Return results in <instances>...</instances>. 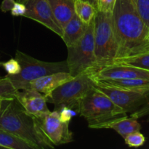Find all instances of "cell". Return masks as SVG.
Returning <instances> with one entry per match:
<instances>
[{"label": "cell", "instance_id": "1", "mask_svg": "<svg viewBox=\"0 0 149 149\" xmlns=\"http://www.w3.org/2000/svg\"><path fill=\"white\" fill-rule=\"evenodd\" d=\"M112 20L118 45L117 58L149 52V29L133 0H116Z\"/></svg>", "mask_w": 149, "mask_h": 149}, {"label": "cell", "instance_id": "2", "mask_svg": "<svg viewBox=\"0 0 149 149\" xmlns=\"http://www.w3.org/2000/svg\"><path fill=\"white\" fill-rule=\"evenodd\" d=\"M0 129L25 140L34 149L55 147L43 133L39 120L26 112L15 97L3 99L0 107Z\"/></svg>", "mask_w": 149, "mask_h": 149}, {"label": "cell", "instance_id": "3", "mask_svg": "<svg viewBox=\"0 0 149 149\" xmlns=\"http://www.w3.org/2000/svg\"><path fill=\"white\" fill-rule=\"evenodd\" d=\"M77 112L87 120L88 127L92 129H97L105 122L127 115L107 95L94 86L79 101Z\"/></svg>", "mask_w": 149, "mask_h": 149}, {"label": "cell", "instance_id": "4", "mask_svg": "<svg viewBox=\"0 0 149 149\" xmlns=\"http://www.w3.org/2000/svg\"><path fill=\"white\" fill-rule=\"evenodd\" d=\"M93 22L95 71L100 67L114 63L118 57V45L113 29L112 13L96 10Z\"/></svg>", "mask_w": 149, "mask_h": 149}, {"label": "cell", "instance_id": "5", "mask_svg": "<svg viewBox=\"0 0 149 149\" xmlns=\"http://www.w3.org/2000/svg\"><path fill=\"white\" fill-rule=\"evenodd\" d=\"M15 59L21 66L20 72L15 75L7 76L17 90L29 89L31 81L44 76L58 72H68L66 61L60 62L39 61L20 50L16 51Z\"/></svg>", "mask_w": 149, "mask_h": 149}, {"label": "cell", "instance_id": "6", "mask_svg": "<svg viewBox=\"0 0 149 149\" xmlns=\"http://www.w3.org/2000/svg\"><path fill=\"white\" fill-rule=\"evenodd\" d=\"M67 49L66 63L68 73L72 77H75L84 72H92L95 69L93 20L87 26V30L80 40Z\"/></svg>", "mask_w": 149, "mask_h": 149}, {"label": "cell", "instance_id": "7", "mask_svg": "<svg viewBox=\"0 0 149 149\" xmlns=\"http://www.w3.org/2000/svg\"><path fill=\"white\" fill-rule=\"evenodd\" d=\"M95 81L90 73H82L55 88L49 95L45 96L47 101L55 106V110L61 106H67L77 111L79 101L93 88Z\"/></svg>", "mask_w": 149, "mask_h": 149}, {"label": "cell", "instance_id": "8", "mask_svg": "<svg viewBox=\"0 0 149 149\" xmlns=\"http://www.w3.org/2000/svg\"><path fill=\"white\" fill-rule=\"evenodd\" d=\"M94 87L104 93L125 113L134 112L145 105L149 95L113 87L107 83L95 80Z\"/></svg>", "mask_w": 149, "mask_h": 149}, {"label": "cell", "instance_id": "9", "mask_svg": "<svg viewBox=\"0 0 149 149\" xmlns=\"http://www.w3.org/2000/svg\"><path fill=\"white\" fill-rule=\"evenodd\" d=\"M38 120L43 133L55 146L69 143L74 141L73 133L69 130V123L61 120L58 111H50Z\"/></svg>", "mask_w": 149, "mask_h": 149}, {"label": "cell", "instance_id": "10", "mask_svg": "<svg viewBox=\"0 0 149 149\" xmlns=\"http://www.w3.org/2000/svg\"><path fill=\"white\" fill-rule=\"evenodd\" d=\"M95 80H118L127 79H149V71L132 65L113 63L97 68L89 72Z\"/></svg>", "mask_w": 149, "mask_h": 149}, {"label": "cell", "instance_id": "11", "mask_svg": "<svg viewBox=\"0 0 149 149\" xmlns=\"http://www.w3.org/2000/svg\"><path fill=\"white\" fill-rule=\"evenodd\" d=\"M26 11L23 17L41 23L58 35L62 36V29L53 15L47 0H27Z\"/></svg>", "mask_w": 149, "mask_h": 149}, {"label": "cell", "instance_id": "12", "mask_svg": "<svg viewBox=\"0 0 149 149\" xmlns=\"http://www.w3.org/2000/svg\"><path fill=\"white\" fill-rule=\"evenodd\" d=\"M15 97L26 112L36 119H42L50 112L45 95L34 89L18 90Z\"/></svg>", "mask_w": 149, "mask_h": 149}, {"label": "cell", "instance_id": "13", "mask_svg": "<svg viewBox=\"0 0 149 149\" xmlns=\"http://www.w3.org/2000/svg\"><path fill=\"white\" fill-rule=\"evenodd\" d=\"M73 78L74 77L68 72L54 73L31 81L29 88L34 89L45 96H47L55 88Z\"/></svg>", "mask_w": 149, "mask_h": 149}, {"label": "cell", "instance_id": "14", "mask_svg": "<svg viewBox=\"0 0 149 149\" xmlns=\"http://www.w3.org/2000/svg\"><path fill=\"white\" fill-rule=\"evenodd\" d=\"M87 26L75 14L74 15L62 29L61 38L67 47L73 46L80 40L85 33Z\"/></svg>", "mask_w": 149, "mask_h": 149}, {"label": "cell", "instance_id": "15", "mask_svg": "<svg viewBox=\"0 0 149 149\" xmlns=\"http://www.w3.org/2000/svg\"><path fill=\"white\" fill-rule=\"evenodd\" d=\"M97 129H112L125 138L130 133L141 130V125L137 119L132 116L128 117L126 115L105 122L100 125Z\"/></svg>", "mask_w": 149, "mask_h": 149}, {"label": "cell", "instance_id": "16", "mask_svg": "<svg viewBox=\"0 0 149 149\" xmlns=\"http://www.w3.org/2000/svg\"><path fill=\"white\" fill-rule=\"evenodd\" d=\"M55 20L61 29L75 14L74 0H47Z\"/></svg>", "mask_w": 149, "mask_h": 149}, {"label": "cell", "instance_id": "17", "mask_svg": "<svg viewBox=\"0 0 149 149\" xmlns=\"http://www.w3.org/2000/svg\"><path fill=\"white\" fill-rule=\"evenodd\" d=\"M113 87L149 95V79L135 78L118 80H101Z\"/></svg>", "mask_w": 149, "mask_h": 149}, {"label": "cell", "instance_id": "18", "mask_svg": "<svg viewBox=\"0 0 149 149\" xmlns=\"http://www.w3.org/2000/svg\"><path fill=\"white\" fill-rule=\"evenodd\" d=\"M34 149L33 146L10 132L0 129V148Z\"/></svg>", "mask_w": 149, "mask_h": 149}, {"label": "cell", "instance_id": "19", "mask_svg": "<svg viewBox=\"0 0 149 149\" xmlns=\"http://www.w3.org/2000/svg\"><path fill=\"white\" fill-rule=\"evenodd\" d=\"M96 10L95 7L86 0H74L75 15L85 24L89 25L93 21Z\"/></svg>", "mask_w": 149, "mask_h": 149}, {"label": "cell", "instance_id": "20", "mask_svg": "<svg viewBox=\"0 0 149 149\" xmlns=\"http://www.w3.org/2000/svg\"><path fill=\"white\" fill-rule=\"evenodd\" d=\"M114 63L126 64L149 71V52L117 58Z\"/></svg>", "mask_w": 149, "mask_h": 149}, {"label": "cell", "instance_id": "21", "mask_svg": "<svg viewBox=\"0 0 149 149\" xmlns=\"http://www.w3.org/2000/svg\"><path fill=\"white\" fill-rule=\"evenodd\" d=\"M16 90L7 76L0 78V97L2 98H13L15 97Z\"/></svg>", "mask_w": 149, "mask_h": 149}, {"label": "cell", "instance_id": "22", "mask_svg": "<svg viewBox=\"0 0 149 149\" xmlns=\"http://www.w3.org/2000/svg\"><path fill=\"white\" fill-rule=\"evenodd\" d=\"M125 142L129 147H141L145 143L146 138L140 131H136L130 133L125 138Z\"/></svg>", "mask_w": 149, "mask_h": 149}, {"label": "cell", "instance_id": "23", "mask_svg": "<svg viewBox=\"0 0 149 149\" xmlns=\"http://www.w3.org/2000/svg\"><path fill=\"white\" fill-rule=\"evenodd\" d=\"M138 13L149 29V0H133Z\"/></svg>", "mask_w": 149, "mask_h": 149}, {"label": "cell", "instance_id": "24", "mask_svg": "<svg viewBox=\"0 0 149 149\" xmlns=\"http://www.w3.org/2000/svg\"><path fill=\"white\" fill-rule=\"evenodd\" d=\"M1 66L7 71L8 75H15L19 74L21 70V66L16 59L12 58L6 62L2 63Z\"/></svg>", "mask_w": 149, "mask_h": 149}, {"label": "cell", "instance_id": "25", "mask_svg": "<svg viewBox=\"0 0 149 149\" xmlns=\"http://www.w3.org/2000/svg\"><path fill=\"white\" fill-rule=\"evenodd\" d=\"M56 111L59 112V116L61 120L63 122H66V123H69L71 119L77 114V112L75 110L69 107H67V106H61Z\"/></svg>", "mask_w": 149, "mask_h": 149}, {"label": "cell", "instance_id": "26", "mask_svg": "<svg viewBox=\"0 0 149 149\" xmlns=\"http://www.w3.org/2000/svg\"><path fill=\"white\" fill-rule=\"evenodd\" d=\"M116 0H97L96 10L105 13H112Z\"/></svg>", "mask_w": 149, "mask_h": 149}, {"label": "cell", "instance_id": "27", "mask_svg": "<svg viewBox=\"0 0 149 149\" xmlns=\"http://www.w3.org/2000/svg\"><path fill=\"white\" fill-rule=\"evenodd\" d=\"M10 11H11L12 15L13 16H16V17H17V16H24L26 11V4L15 1Z\"/></svg>", "mask_w": 149, "mask_h": 149}, {"label": "cell", "instance_id": "28", "mask_svg": "<svg viewBox=\"0 0 149 149\" xmlns=\"http://www.w3.org/2000/svg\"><path fill=\"white\" fill-rule=\"evenodd\" d=\"M145 116H149V102L146 103L143 106H141L140 109H138L135 111L132 112L130 116L138 119Z\"/></svg>", "mask_w": 149, "mask_h": 149}, {"label": "cell", "instance_id": "29", "mask_svg": "<svg viewBox=\"0 0 149 149\" xmlns=\"http://www.w3.org/2000/svg\"><path fill=\"white\" fill-rule=\"evenodd\" d=\"M15 2V0H3L1 4L0 9L3 13H7V12L10 11L13 6L14 5Z\"/></svg>", "mask_w": 149, "mask_h": 149}, {"label": "cell", "instance_id": "30", "mask_svg": "<svg viewBox=\"0 0 149 149\" xmlns=\"http://www.w3.org/2000/svg\"><path fill=\"white\" fill-rule=\"evenodd\" d=\"M86 1H87L88 2H90V4H91L93 7H95V9H96V7H97V0H86Z\"/></svg>", "mask_w": 149, "mask_h": 149}, {"label": "cell", "instance_id": "31", "mask_svg": "<svg viewBox=\"0 0 149 149\" xmlns=\"http://www.w3.org/2000/svg\"><path fill=\"white\" fill-rule=\"evenodd\" d=\"M16 1H17V2H20V3H22V4H25V3L27 1V0H17Z\"/></svg>", "mask_w": 149, "mask_h": 149}, {"label": "cell", "instance_id": "32", "mask_svg": "<svg viewBox=\"0 0 149 149\" xmlns=\"http://www.w3.org/2000/svg\"><path fill=\"white\" fill-rule=\"evenodd\" d=\"M3 99H4V98H2V97H0V107H1V103H2Z\"/></svg>", "mask_w": 149, "mask_h": 149}, {"label": "cell", "instance_id": "33", "mask_svg": "<svg viewBox=\"0 0 149 149\" xmlns=\"http://www.w3.org/2000/svg\"><path fill=\"white\" fill-rule=\"evenodd\" d=\"M2 63L3 62H0V66H1V65H2Z\"/></svg>", "mask_w": 149, "mask_h": 149}, {"label": "cell", "instance_id": "34", "mask_svg": "<svg viewBox=\"0 0 149 149\" xmlns=\"http://www.w3.org/2000/svg\"><path fill=\"white\" fill-rule=\"evenodd\" d=\"M148 39H149V37H148Z\"/></svg>", "mask_w": 149, "mask_h": 149}]
</instances>
